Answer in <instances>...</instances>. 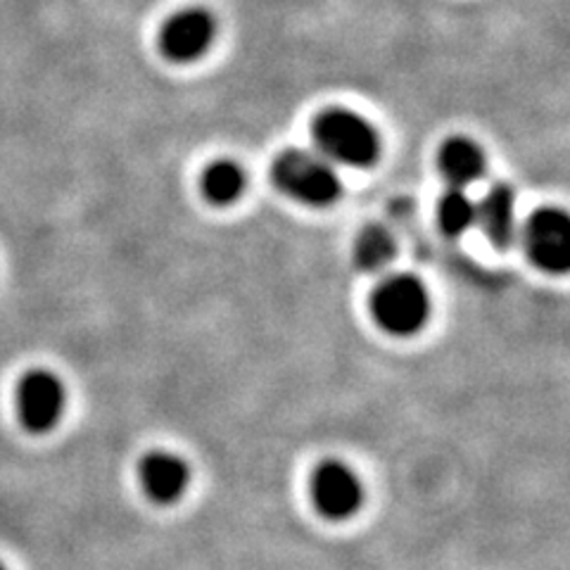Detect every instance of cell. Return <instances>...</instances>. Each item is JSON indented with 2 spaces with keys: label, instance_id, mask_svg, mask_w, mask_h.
I'll return each instance as SVG.
<instances>
[{
  "label": "cell",
  "instance_id": "5b68a950",
  "mask_svg": "<svg viewBox=\"0 0 570 570\" xmlns=\"http://www.w3.org/2000/svg\"><path fill=\"white\" fill-rule=\"evenodd\" d=\"M316 511L328 521H347L364 507V483L345 461H324L312 478Z\"/></svg>",
  "mask_w": 570,
  "mask_h": 570
},
{
  "label": "cell",
  "instance_id": "8992f818",
  "mask_svg": "<svg viewBox=\"0 0 570 570\" xmlns=\"http://www.w3.org/2000/svg\"><path fill=\"white\" fill-rule=\"evenodd\" d=\"M67 406V392L62 381L46 368L24 373L17 385V412L31 433H48L62 421Z\"/></svg>",
  "mask_w": 570,
  "mask_h": 570
},
{
  "label": "cell",
  "instance_id": "9c48e42d",
  "mask_svg": "<svg viewBox=\"0 0 570 570\" xmlns=\"http://www.w3.org/2000/svg\"><path fill=\"white\" fill-rule=\"evenodd\" d=\"M475 224L499 253L515 243V190L509 184H494L475 205Z\"/></svg>",
  "mask_w": 570,
  "mask_h": 570
},
{
  "label": "cell",
  "instance_id": "6da1fadb",
  "mask_svg": "<svg viewBox=\"0 0 570 570\" xmlns=\"http://www.w3.org/2000/svg\"><path fill=\"white\" fill-rule=\"evenodd\" d=\"M312 136L328 163H341L345 167L366 169L379 163L381 136L371 124L345 107H328L314 119Z\"/></svg>",
  "mask_w": 570,
  "mask_h": 570
},
{
  "label": "cell",
  "instance_id": "52a82bcc",
  "mask_svg": "<svg viewBox=\"0 0 570 570\" xmlns=\"http://www.w3.org/2000/svg\"><path fill=\"white\" fill-rule=\"evenodd\" d=\"M217 20L205 8H186L171 14L159 31V50L171 62H195L212 48Z\"/></svg>",
  "mask_w": 570,
  "mask_h": 570
},
{
  "label": "cell",
  "instance_id": "277c9868",
  "mask_svg": "<svg viewBox=\"0 0 570 570\" xmlns=\"http://www.w3.org/2000/svg\"><path fill=\"white\" fill-rule=\"evenodd\" d=\"M523 245L530 262L542 272L566 274L570 266V219L559 207H540L523 226Z\"/></svg>",
  "mask_w": 570,
  "mask_h": 570
},
{
  "label": "cell",
  "instance_id": "3957f363",
  "mask_svg": "<svg viewBox=\"0 0 570 570\" xmlns=\"http://www.w3.org/2000/svg\"><path fill=\"white\" fill-rule=\"evenodd\" d=\"M371 314L390 335H414L431 316V295H428L423 281L416 276L395 274L373 291Z\"/></svg>",
  "mask_w": 570,
  "mask_h": 570
},
{
  "label": "cell",
  "instance_id": "7c38bea8",
  "mask_svg": "<svg viewBox=\"0 0 570 570\" xmlns=\"http://www.w3.org/2000/svg\"><path fill=\"white\" fill-rule=\"evenodd\" d=\"M245 171L240 165H236L234 159H217L212 163L205 171H203V195L205 200H209L212 205L224 207L236 203L243 190H245Z\"/></svg>",
  "mask_w": 570,
  "mask_h": 570
},
{
  "label": "cell",
  "instance_id": "7a4b0ae2",
  "mask_svg": "<svg viewBox=\"0 0 570 570\" xmlns=\"http://www.w3.org/2000/svg\"><path fill=\"white\" fill-rule=\"evenodd\" d=\"M272 176L281 193L309 207H328L343 195L341 176L324 155L312 150H283L274 159Z\"/></svg>",
  "mask_w": 570,
  "mask_h": 570
},
{
  "label": "cell",
  "instance_id": "4fadbf2b",
  "mask_svg": "<svg viewBox=\"0 0 570 570\" xmlns=\"http://www.w3.org/2000/svg\"><path fill=\"white\" fill-rule=\"evenodd\" d=\"M438 222L444 236L459 238L475 226V203L469 198L466 190L450 188L440 198Z\"/></svg>",
  "mask_w": 570,
  "mask_h": 570
},
{
  "label": "cell",
  "instance_id": "ba28073f",
  "mask_svg": "<svg viewBox=\"0 0 570 570\" xmlns=\"http://www.w3.org/2000/svg\"><path fill=\"white\" fill-rule=\"evenodd\" d=\"M138 478L146 497L159 507L176 504L190 485L188 463L171 452H150L140 461Z\"/></svg>",
  "mask_w": 570,
  "mask_h": 570
},
{
  "label": "cell",
  "instance_id": "5bb4252c",
  "mask_svg": "<svg viewBox=\"0 0 570 570\" xmlns=\"http://www.w3.org/2000/svg\"><path fill=\"white\" fill-rule=\"evenodd\" d=\"M0 570H8V568H6V566H3V563H0Z\"/></svg>",
  "mask_w": 570,
  "mask_h": 570
},
{
  "label": "cell",
  "instance_id": "8fae6325",
  "mask_svg": "<svg viewBox=\"0 0 570 570\" xmlns=\"http://www.w3.org/2000/svg\"><path fill=\"white\" fill-rule=\"evenodd\" d=\"M352 255H354L356 269L366 274H379L392 259H395L397 243L385 226L373 224L360 230V236L354 240Z\"/></svg>",
  "mask_w": 570,
  "mask_h": 570
},
{
  "label": "cell",
  "instance_id": "30bf717a",
  "mask_svg": "<svg viewBox=\"0 0 570 570\" xmlns=\"http://www.w3.org/2000/svg\"><path fill=\"white\" fill-rule=\"evenodd\" d=\"M438 167L440 174L444 176V181L450 184V188L466 190L471 184L480 181V178L485 176L488 159L483 148H480L475 140L454 136L442 142V148L438 153Z\"/></svg>",
  "mask_w": 570,
  "mask_h": 570
}]
</instances>
